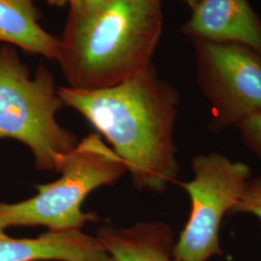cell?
Masks as SVG:
<instances>
[{
    "label": "cell",
    "instance_id": "8",
    "mask_svg": "<svg viewBox=\"0 0 261 261\" xmlns=\"http://www.w3.org/2000/svg\"><path fill=\"white\" fill-rule=\"evenodd\" d=\"M0 261H114L96 238L82 229L14 238L0 229Z\"/></svg>",
    "mask_w": 261,
    "mask_h": 261
},
{
    "label": "cell",
    "instance_id": "12",
    "mask_svg": "<svg viewBox=\"0 0 261 261\" xmlns=\"http://www.w3.org/2000/svg\"><path fill=\"white\" fill-rule=\"evenodd\" d=\"M231 214L252 215L261 224V175L250 179L244 195Z\"/></svg>",
    "mask_w": 261,
    "mask_h": 261
},
{
    "label": "cell",
    "instance_id": "10",
    "mask_svg": "<svg viewBox=\"0 0 261 261\" xmlns=\"http://www.w3.org/2000/svg\"><path fill=\"white\" fill-rule=\"evenodd\" d=\"M40 19L34 0H0V42L57 60L59 38L47 32Z\"/></svg>",
    "mask_w": 261,
    "mask_h": 261
},
{
    "label": "cell",
    "instance_id": "6",
    "mask_svg": "<svg viewBox=\"0 0 261 261\" xmlns=\"http://www.w3.org/2000/svg\"><path fill=\"white\" fill-rule=\"evenodd\" d=\"M192 41L198 85L211 105L210 128L225 130L261 112L260 55L236 43Z\"/></svg>",
    "mask_w": 261,
    "mask_h": 261
},
{
    "label": "cell",
    "instance_id": "11",
    "mask_svg": "<svg viewBox=\"0 0 261 261\" xmlns=\"http://www.w3.org/2000/svg\"><path fill=\"white\" fill-rule=\"evenodd\" d=\"M235 127L239 130L243 143L261 163V112L245 117Z\"/></svg>",
    "mask_w": 261,
    "mask_h": 261
},
{
    "label": "cell",
    "instance_id": "15",
    "mask_svg": "<svg viewBox=\"0 0 261 261\" xmlns=\"http://www.w3.org/2000/svg\"><path fill=\"white\" fill-rule=\"evenodd\" d=\"M184 1H186L187 3L191 6V7H193V6H195L196 3H198L200 0H184Z\"/></svg>",
    "mask_w": 261,
    "mask_h": 261
},
{
    "label": "cell",
    "instance_id": "9",
    "mask_svg": "<svg viewBox=\"0 0 261 261\" xmlns=\"http://www.w3.org/2000/svg\"><path fill=\"white\" fill-rule=\"evenodd\" d=\"M96 238L114 261H176L172 228L162 222H140L128 227L103 225Z\"/></svg>",
    "mask_w": 261,
    "mask_h": 261
},
{
    "label": "cell",
    "instance_id": "2",
    "mask_svg": "<svg viewBox=\"0 0 261 261\" xmlns=\"http://www.w3.org/2000/svg\"><path fill=\"white\" fill-rule=\"evenodd\" d=\"M163 31L161 0H109L70 8L57 62L69 87L95 90L148 69Z\"/></svg>",
    "mask_w": 261,
    "mask_h": 261
},
{
    "label": "cell",
    "instance_id": "4",
    "mask_svg": "<svg viewBox=\"0 0 261 261\" xmlns=\"http://www.w3.org/2000/svg\"><path fill=\"white\" fill-rule=\"evenodd\" d=\"M127 172L122 159L101 135L80 140L66 157L55 182L38 185L37 195L17 203L0 202V229L14 226H45L50 231L82 229L98 220L84 212V199L94 190L110 185Z\"/></svg>",
    "mask_w": 261,
    "mask_h": 261
},
{
    "label": "cell",
    "instance_id": "3",
    "mask_svg": "<svg viewBox=\"0 0 261 261\" xmlns=\"http://www.w3.org/2000/svg\"><path fill=\"white\" fill-rule=\"evenodd\" d=\"M63 106L47 66L31 76L15 47H0V139L25 144L38 170L59 172L80 141L56 120Z\"/></svg>",
    "mask_w": 261,
    "mask_h": 261
},
{
    "label": "cell",
    "instance_id": "7",
    "mask_svg": "<svg viewBox=\"0 0 261 261\" xmlns=\"http://www.w3.org/2000/svg\"><path fill=\"white\" fill-rule=\"evenodd\" d=\"M182 32L192 40L240 44L261 56V20L248 0H200Z\"/></svg>",
    "mask_w": 261,
    "mask_h": 261
},
{
    "label": "cell",
    "instance_id": "14",
    "mask_svg": "<svg viewBox=\"0 0 261 261\" xmlns=\"http://www.w3.org/2000/svg\"><path fill=\"white\" fill-rule=\"evenodd\" d=\"M107 1H109V0H84V2L82 3V5H80L79 7L90 9V8L98 7V6L102 5V4H103V3L107 2ZM75 8H77V7H75Z\"/></svg>",
    "mask_w": 261,
    "mask_h": 261
},
{
    "label": "cell",
    "instance_id": "13",
    "mask_svg": "<svg viewBox=\"0 0 261 261\" xmlns=\"http://www.w3.org/2000/svg\"><path fill=\"white\" fill-rule=\"evenodd\" d=\"M47 1L50 6L58 7V8L64 7L65 5H69L70 8H75L82 5V3L84 2V0H47Z\"/></svg>",
    "mask_w": 261,
    "mask_h": 261
},
{
    "label": "cell",
    "instance_id": "1",
    "mask_svg": "<svg viewBox=\"0 0 261 261\" xmlns=\"http://www.w3.org/2000/svg\"><path fill=\"white\" fill-rule=\"evenodd\" d=\"M58 95L109 141L137 188L161 193L175 181L173 130L180 98L153 66L114 86L95 90L63 86Z\"/></svg>",
    "mask_w": 261,
    "mask_h": 261
},
{
    "label": "cell",
    "instance_id": "5",
    "mask_svg": "<svg viewBox=\"0 0 261 261\" xmlns=\"http://www.w3.org/2000/svg\"><path fill=\"white\" fill-rule=\"evenodd\" d=\"M194 178L182 184L191 199L186 224L173 248L176 261H208L223 256L220 230L252 178L250 167L218 152L192 160Z\"/></svg>",
    "mask_w": 261,
    "mask_h": 261
}]
</instances>
